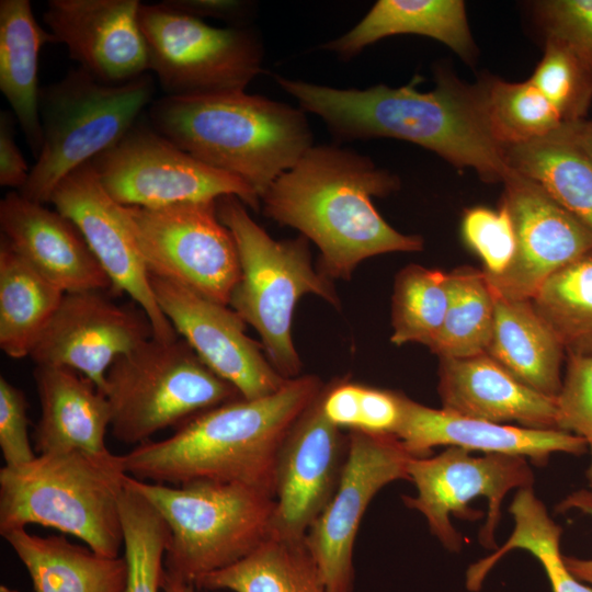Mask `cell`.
Wrapping results in <instances>:
<instances>
[{
    "label": "cell",
    "mask_w": 592,
    "mask_h": 592,
    "mask_svg": "<svg viewBox=\"0 0 592 592\" xmlns=\"http://www.w3.org/2000/svg\"><path fill=\"white\" fill-rule=\"evenodd\" d=\"M139 24L166 96L244 91L262 71L260 41L248 30L214 27L163 2L141 3Z\"/></svg>",
    "instance_id": "obj_10"
},
{
    "label": "cell",
    "mask_w": 592,
    "mask_h": 592,
    "mask_svg": "<svg viewBox=\"0 0 592 592\" xmlns=\"http://www.w3.org/2000/svg\"><path fill=\"white\" fill-rule=\"evenodd\" d=\"M127 474L122 455L37 454L0 469V534L42 525L78 537L98 554L124 547L119 499Z\"/></svg>",
    "instance_id": "obj_5"
},
{
    "label": "cell",
    "mask_w": 592,
    "mask_h": 592,
    "mask_svg": "<svg viewBox=\"0 0 592 592\" xmlns=\"http://www.w3.org/2000/svg\"><path fill=\"white\" fill-rule=\"evenodd\" d=\"M91 163L104 190L123 206L160 208L223 196H237L254 210L261 204L239 178L200 161L150 124L137 122Z\"/></svg>",
    "instance_id": "obj_11"
},
{
    "label": "cell",
    "mask_w": 592,
    "mask_h": 592,
    "mask_svg": "<svg viewBox=\"0 0 592 592\" xmlns=\"http://www.w3.org/2000/svg\"><path fill=\"white\" fill-rule=\"evenodd\" d=\"M448 301V273L418 264L403 267L394 284L391 343L430 348L443 326Z\"/></svg>",
    "instance_id": "obj_36"
},
{
    "label": "cell",
    "mask_w": 592,
    "mask_h": 592,
    "mask_svg": "<svg viewBox=\"0 0 592 592\" xmlns=\"http://www.w3.org/2000/svg\"><path fill=\"white\" fill-rule=\"evenodd\" d=\"M50 203L78 227L109 276L112 288L129 295L145 312L153 338L161 341L177 339V331L157 303L127 208L104 190L91 161L60 181Z\"/></svg>",
    "instance_id": "obj_15"
},
{
    "label": "cell",
    "mask_w": 592,
    "mask_h": 592,
    "mask_svg": "<svg viewBox=\"0 0 592 592\" xmlns=\"http://www.w3.org/2000/svg\"><path fill=\"white\" fill-rule=\"evenodd\" d=\"M126 208L149 274L229 305L240 264L232 235L218 217L216 201Z\"/></svg>",
    "instance_id": "obj_13"
},
{
    "label": "cell",
    "mask_w": 592,
    "mask_h": 592,
    "mask_svg": "<svg viewBox=\"0 0 592 592\" xmlns=\"http://www.w3.org/2000/svg\"><path fill=\"white\" fill-rule=\"evenodd\" d=\"M570 137L592 156V119H583L567 127Z\"/></svg>",
    "instance_id": "obj_48"
},
{
    "label": "cell",
    "mask_w": 592,
    "mask_h": 592,
    "mask_svg": "<svg viewBox=\"0 0 592 592\" xmlns=\"http://www.w3.org/2000/svg\"><path fill=\"white\" fill-rule=\"evenodd\" d=\"M127 563L125 592H159L164 573L169 527L156 508L126 482L119 499Z\"/></svg>",
    "instance_id": "obj_37"
},
{
    "label": "cell",
    "mask_w": 592,
    "mask_h": 592,
    "mask_svg": "<svg viewBox=\"0 0 592 592\" xmlns=\"http://www.w3.org/2000/svg\"><path fill=\"white\" fill-rule=\"evenodd\" d=\"M462 231L467 244L481 258L485 274L499 276L510 266L516 250L513 221L502 204L499 210L478 206L466 210Z\"/></svg>",
    "instance_id": "obj_39"
},
{
    "label": "cell",
    "mask_w": 592,
    "mask_h": 592,
    "mask_svg": "<svg viewBox=\"0 0 592 592\" xmlns=\"http://www.w3.org/2000/svg\"><path fill=\"white\" fill-rule=\"evenodd\" d=\"M323 386L317 376L300 375L272 395L240 397L210 408L180 425L171 436L149 440L123 454L124 469L148 482L240 483L274 498L281 447Z\"/></svg>",
    "instance_id": "obj_3"
},
{
    "label": "cell",
    "mask_w": 592,
    "mask_h": 592,
    "mask_svg": "<svg viewBox=\"0 0 592 592\" xmlns=\"http://www.w3.org/2000/svg\"><path fill=\"white\" fill-rule=\"evenodd\" d=\"M155 82L148 72L121 84L99 81L82 68L39 91L43 144L20 193L50 202L70 172L118 143L150 103Z\"/></svg>",
    "instance_id": "obj_8"
},
{
    "label": "cell",
    "mask_w": 592,
    "mask_h": 592,
    "mask_svg": "<svg viewBox=\"0 0 592 592\" xmlns=\"http://www.w3.org/2000/svg\"><path fill=\"white\" fill-rule=\"evenodd\" d=\"M409 481L417 496H403V503L419 511L430 532L452 553L460 551L464 538L453 526L451 515L477 521L481 511L468 503L479 497L488 500V514L479 531V543L496 550V528L501 519V505L512 489L533 487L534 474L526 458L504 454L473 456L470 451L449 446L435 456L411 457Z\"/></svg>",
    "instance_id": "obj_12"
},
{
    "label": "cell",
    "mask_w": 592,
    "mask_h": 592,
    "mask_svg": "<svg viewBox=\"0 0 592 592\" xmlns=\"http://www.w3.org/2000/svg\"><path fill=\"white\" fill-rule=\"evenodd\" d=\"M0 227L10 247L62 292L112 288L78 227L56 209L12 191L0 202Z\"/></svg>",
    "instance_id": "obj_22"
},
{
    "label": "cell",
    "mask_w": 592,
    "mask_h": 592,
    "mask_svg": "<svg viewBox=\"0 0 592 592\" xmlns=\"http://www.w3.org/2000/svg\"><path fill=\"white\" fill-rule=\"evenodd\" d=\"M149 123L205 164L239 178L260 201L312 145L301 109L246 91L163 96Z\"/></svg>",
    "instance_id": "obj_4"
},
{
    "label": "cell",
    "mask_w": 592,
    "mask_h": 592,
    "mask_svg": "<svg viewBox=\"0 0 592 592\" xmlns=\"http://www.w3.org/2000/svg\"><path fill=\"white\" fill-rule=\"evenodd\" d=\"M559 430L584 440L591 459L585 476L592 488V355H568L559 394Z\"/></svg>",
    "instance_id": "obj_40"
},
{
    "label": "cell",
    "mask_w": 592,
    "mask_h": 592,
    "mask_svg": "<svg viewBox=\"0 0 592 592\" xmlns=\"http://www.w3.org/2000/svg\"><path fill=\"white\" fill-rule=\"evenodd\" d=\"M530 300L568 355H592V251L553 273Z\"/></svg>",
    "instance_id": "obj_33"
},
{
    "label": "cell",
    "mask_w": 592,
    "mask_h": 592,
    "mask_svg": "<svg viewBox=\"0 0 592 592\" xmlns=\"http://www.w3.org/2000/svg\"><path fill=\"white\" fill-rule=\"evenodd\" d=\"M325 387V386H323ZM322 391L296 421L276 463L270 537L305 542L332 498L348 454V436L322 410Z\"/></svg>",
    "instance_id": "obj_17"
},
{
    "label": "cell",
    "mask_w": 592,
    "mask_h": 592,
    "mask_svg": "<svg viewBox=\"0 0 592 592\" xmlns=\"http://www.w3.org/2000/svg\"><path fill=\"white\" fill-rule=\"evenodd\" d=\"M195 587L214 592H328L305 542L273 537L236 563L204 576Z\"/></svg>",
    "instance_id": "obj_31"
},
{
    "label": "cell",
    "mask_w": 592,
    "mask_h": 592,
    "mask_svg": "<svg viewBox=\"0 0 592 592\" xmlns=\"http://www.w3.org/2000/svg\"><path fill=\"white\" fill-rule=\"evenodd\" d=\"M276 82L304 112L319 116L342 141L396 138L429 149L482 180L503 181L510 168L493 137L480 84L466 86L441 75L426 92L415 82L400 88L377 84L365 90L337 89L277 76Z\"/></svg>",
    "instance_id": "obj_1"
},
{
    "label": "cell",
    "mask_w": 592,
    "mask_h": 592,
    "mask_svg": "<svg viewBox=\"0 0 592 592\" xmlns=\"http://www.w3.org/2000/svg\"><path fill=\"white\" fill-rule=\"evenodd\" d=\"M398 185L395 175L365 156L332 145L311 146L261 203L267 217L315 242L327 277L349 280L365 259L423 249L420 236L392 228L373 204V197Z\"/></svg>",
    "instance_id": "obj_2"
},
{
    "label": "cell",
    "mask_w": 592,
    "mask_h": 592,
    "mask_svg": "<svg viewBox=\"0 0 592 592\" xmlns=\"http://www.w3.org/2000/svg\"><path fill=\"white\" fill-rule=\"evenodd\" d=\"M41 415L35 428L37 454H104L111 425L107 398L87 377L67 367L36 366Z\"/></svg>",
    "instance_id": "obj_24"
},
{
    "label": "cell",
    "mask_w": 592,
    "mask_h": 592,
    "mask_svg": "<svg viewBox=\"0 0 592 592\" xmlns=\"http://www.w3.org/2000/svg\"><path fill=\"white\" fill-rule=\"evenodd\" d=\"M244 205L237 196L216 201L240 264L228 306L258 332L276 372L286 379L296 378L303 364L293 343L292 321L299 298L314 294L337 308L340 299L330 278L312 267L307 238L273 239Z\"/></svg>",
    "instance_id": "obj_6"
},
{
    "label": "cell",
    "mask_w": 592,
    "mask_h": 592,
    "mask_svg": "<svg viewBox=\"0 0 592 592\" xmlns=\"http://www.w3.org/2000/svg\"><path fill=\"white\" fill-rule=\"evenodd\" d=\"M405 395L361 386L356 430L395 435L402 418Z\"/></svg>",
    "instance_id": "obj_43"
},
{
    "label": "cell",
    "mask_w": 592,
    "mask_h": 592,
    "mask_svg": "<svg viewBox=\"0 0 592 592\" xmlns=\"http://www.w3.org/2000/svg\"><path fill=\"white\" fill-rule=\"evenodd\" d=\"M530 80L556 107L566 125L585 119L592 102V61L546 38L544 55Z\"/></svg>",
    "instance_id": "obj_38"
},
{
    "label": "cell",
    "mask_w": 592,
    "mask_h": 592,
    "mask_svg": "<svg viewBox=\"0 0 592 592\" xmlns=\"http://www.w3.org/2000/svg\"><path fill=\"white\" fill-rule=\"evenodd\" d=\"M27 402L22 390L0 377V449L4 466L15 467L33 460L27 432Z\"/></svg>",
    "instance_id": "obj_42"
},
{
    "label": "cell",
    "mask_w": 592,
    "mask_h": 592,
    "mask_svg": "<svg viewBox=\"0 0 592 592\" xmlns=\"http://www.w3.org/2000/svg\"><path fill=\"white\" fill-rule=\"evenodd\" d=\"M479 84L489 128L503 148L556 136L568 126L530 79H492Z\"/></svg>",
    "instance_id": "obj_35"
},
{
    "label": "cell",
    "mask_w": 592,
    "mask_h": 592,
    "mask_svg": "<svg viewBox=\"0 0 592 592\" xmlns=\"http://www.w3.org/2000/svg\"><path fill=\"white\" fill-rule=\"evenodd\" d=\"M0 592H19V591L15 590V589L9 588V587L5 585V584H1V585H0Z\"/></svg>",
    "instance_id": "obj_50"
},
{
    "label": "cell",
    "mask_w": 592,
    "mask_h": 592,
    "mask_svg": "<svg viewBox=\"0 0 592 592\" xmlns=\"http://www.w3.org/2000/svg\"><path fill=\"white\" fill-rule=\"evenodd\" d=\"M578 510L592 517V488L579 489L568 494L557 506V512ZM571 573L582 582L592 587V559L563 556Z\"/></svg>",
    "instance_id": "obj_46"
},
{
    "label": "cell",
    "mask_w": 592,
    "mask_h": 592,
    "mask_svg": "<svg viewBox=\"0 0 592 592\" xmlns=\"http://www.w3.org/2000/svg\"><path fill=\"white\" fill-rule=\"evenodd\" d=\"M151 338L143 310L121 306L102 291L65 293L30 357L36 366L73 369L103 394L113 362Z\"/></svg>",
    "instance_id": "obj_18"
},
{
    "label": "cell",
    "mask_w": 592,
    "mask_h": 592,
    "mask_svg": "<svg viewBox=\"0 0 592 592\" xmlns=\"http://www.w3.org/2000/svg\"><path fill=\"white\" fill-rule=\"evenodd\" d=\"M166 521L164 570L194 583L241 560L270 537L274 498L253 487L209 480L179 486L126 476Z\"/></svg>",
    "instance_id": "obj_7"
},
{
    "label": "cell",
    "mask_w": 592,
    "mask_h": 592,
    "mask_svg": "<svg viewBox=\"0 0 592 592\" xmlns=\"http://www.w3.org/2000/svg\"><path fill=\"white\" fill-rule=\"evenodd\" d=\"M348 439L338 487L305 538L328 592H353V550L363 515L380 489L409 480L413 457L395 435L351 430Z\"/></svg>",
    "instance_id": "obj_14"
},
{
    "label": "cell",
    "mask_w": 592,
    "mask_h": 592,
    "mask_svg": "<svg viewBox=\"0 0 592 592\" xmlns=\"http://www.w3.org/2000/svg\"><path fill=\"white\" fill-rule=\"evenodd\" d=\"M64 295L1 237L0 348L9 357L30 356Z\"/></svg>",
    "instance_id": "obj_29"
},
{
    "label": "cell",
    "mask_w": 592,
    "mask_h": 592,
    "mask_svg": "<svg viewBox=\"0 0 592 592\" xmlns=\"http://www.w3.org/2000/svg\"><path fill=\"white\" fill-rule=\"evenodd\" d=\"M546 38L558 41L592 61V0L536 3Z\"/></svg>",
    "instance_id": "obj_41"
},
{
    "label": "cell",
    "mask_w": 592,
    "mask_h": 592,
    "mask_svg": "<svg viewBox=\"0 0 592 592\" xmlns=\"http://www.w3.org/2000/svg\"><path fill=\"white\" fill-rule=\"evenodd\" d=\"M442 409L465 417L539 430H559L556 397L522 383L487 353L441 357Z\"/></svg>",
    "instance_id": "obj_23"
},
{
    "label": "cell",
    "mask_w": 592,
    "mask_h": 592,
    "mask_svg": "<svg viewBox=\"0 0 592 592\" xmlns=\"http://www.w3.org/2000/svg\"><path fill=\"white\" fill-rule=\"evenodd\" d=\"M161 590L163 592H196V587L194 583L183 581L175 577L170 576L166 572L163 573L161 581ZM221 592V591H215Z\"/></svg>",
    "instance_id": "obj_49"
},
{
    "label": "cell",
    "mask_w": 592,
    "mask_h": 592,
    "mask_svg": "<svg viewBox=\"0 0 592 592\" xmlns=\"http://www.w3.org/2000/svg\"><path fill=\"white\" fill-rule=\"evenodd\" d=\"M398 34L434 38L471 61L474 44L460 0H379L349 32L322 47L351 58L371 44Z\"/></svg>",
    "instance_id": "obj_26"
},
{
    "label": "cell",
    "mask_w": 592,
    "mask_h": 592,
    "mask_svg": "<svg viewBox=\"0 0 592 592\" xmlns=\"http://www.w3.org/2000/svg\"><path fill=\"white\" fill-rule=\"evenodd\" d=\"M103 394L111 408L112 435L136 445L241 397L180 338H151L117 357L106 373Z\"/></svg>",
    "instance_id": "obj_9"
},
{
    "label": "cell",
    "mask_w": 592,
    "mask_h": 592,
    "mask_svg": "<svg viewBox=\"0 0 592 592\" xmlns=\"http://www.w3.org/2000/svg\"><path fill=\"white\" fill-rule=\"evenodd\" d=\"M509 511L514 520L510 537L492 554L469 566L466 572L468 590L478 591L494 565L504 555L519 548L538 559L553 592H592V587L584 584L569 570L560 551L562 528L549 516L533 487L519 489Z\"/></svg>",
    "instance_id": "obj_32"
},
{
    "label": "cell",
    "mask_w": 592,
    "mask_h": 592,
    "mask_svg": "<svg viewBox=\"0 0 592 592\" xmlns=\"http://www.w3.org/2000/svg\"><path fill=\"white\" fill-rule=\"evenodd\" d=\"M157 303L174 330L217 376L244 399L280 390L288 380L271 365L244 321L228 306L150 274Z\"/></svg>",
    "instance_id": "obj_16"
},
{
    "label": "cell",
    "mask_w": 592,
    "mask_h": 592,
    "mask_svg": "<svg viewBox=\"0 0 592 592\" xmlns=\"http://www.w3.org/2000/svg\"><path fill=\"white\" fill-rule=\"evenodd\" d=\"M567 127L546 139L505 147V160L592 231V156Z\"/></svg>",
    "instance_id": "obj_30"
},
{
    "label": "cell",
    "mask_w": 592,
    "mask_h": 592,
    "mask_svg": "<svg viewBox=\"0 0 592 592\" xmlns=\"http://www.w3.org/2000/svg\"><path fill=\"white\" fill-rule=\"evenodd\" d=\"M361 386L348 379H338L323 387L322 410L335 426L356 430Z\"/></svg>",
    "instance_id": "obj_44"
},
{
    "label": "cell",
    "mask_w": 592,
    "mask_h": 592,
    "mask_svg": "<svg viewBox=\"0 0 592 592\" xmlns=\"http://www.w3.org/2000/svg\"><path fill=\"white\" fill-rule=\"evenodd\" d=\"M395 436L413 457L430 456L434 446H456L483 454L530 458L545 465L554 453L580 456L588 451L580 436L562 430H539L475 419L403 400Z\"/></svg>",
    "instance_id": "obj_21"
},
{
    "label": "cell",
    "mask_w": 592,
    "mask_h": 592,
    "mask_svg": "<svg viewBox=\"0 0 592 592\" xmlns=\"http://www.w3.org/2000/svg\"><path fill=\"white\" fill-rule=\"evenodd\" d=\"M46 31L37 23L29 0L0 1V90L35 158L43 144L38 58L44 45L55 43Z\"/></svg>",
    "instance_id": "obj_28"
},
{
    "label": "cell",
    "mask_w": 592,
    "mask_h": 592,
    "mask_svg": "<svg viewBox=\"0 0 592 592\" xmlns=\"http://www.w3.org/2000/svg\"><path fill=\"white\" fill-rule=\"evenodd\" d=\"M16 118L9 111L0 113V184L21 190L31 170L21 153L14 135Z\"/></svg>",
    "instance_id": "obj_45"
},
{
    "label": "cell",
    "mask_w": 592,
    "mask_h": 592,
    "mask_svg": "<svg viewBox=\"0 0 592 592\" xmlns=\"http://www.w3.org/2000/svg\"><path fill=\"white\" fill-rule=\"evenodd\" d=\"M140 7L138 0H49L43 18L80 68L121 84L149 72Z\"/></svg>",
    "instance_id": "obj_20"
},
{
    "label": "cell",
    "mask_w": 592,
    "mask_h": 592,
    "mask_svg": "<svg viewBox=\"0 0 592 592\" xmlns=\"http://www.w3.org/2000/svg\"><path fill=\"white\" fill-rule=\"evenodd\" d=\"M502 182L516 250L503 274L485 276L496 294L531 299L553 273L592 251V231L523 174L510 169Z\"/></svg>",
    "instance_id": "obj_19"
},
{
    "label": "cell",
    "mask_w": 592,
    "mask_h": 592,
    "mask_svg": "<svg viewBox=\"0 0 592 592\" xmlns=\"http://www.w3.org/2000/svg\"><path fill=\"white\" fill-rule=\"evenodd\" d=\"M25 567L34 592H125L127 563L62 535L38 536L26 528L2 534Z\"/></svg>",
    "instance_id": "obj_25"
},
{
    "label": "cell",
    "mask_w": 592,
    "mask_h": 592,
    "mask_svg": "<svg viewBox=\"0 0 592 592\" xmlns=\"http://www.w3.org/2000/svg\"><path fill=\"white\" fill-rule=\"evenodd\" d=\"M448 289L444 322L429 349L440 358L486 353L493 326L494 297L483 271L464 267L448 273Z\"/></svg>",
    "instance_id": "obj_34"
},
{
    "label": "cell",
    "mask_w": 592,
    "mask_h": 592,
    "mask_svg": "<svg viewBox=\"0 0 592 592\" xmlns=\"http://www.w3.org/2000/svg\"><path fill=\"white\" fill-rule=\"evenodd\" d=\"M493 297V326L486 353L525 385L557 397L563 346L530 299H508L494 292Z\"/></svg>",
    "instance_id": "obj_27"
},
{
    "label": "cell",
    "mask_w": 592,
    "mask_h": 592,
    "mask_svg": "<svg viewBox=\"0 0 592 592\" xmlns=\"http://www.w3.org/2000/svg\"><path fill=\"white\" fill-rule=\"evenodd\" d=\"M166 5L196 18H234L241 13L244 3L236 0H166Z\"/></svg>",
    "instance_id": "obj_47"
}]
</instances>
